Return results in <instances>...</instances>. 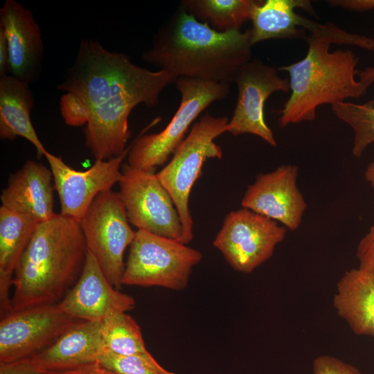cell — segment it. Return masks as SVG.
Returning a JSON list of instances; mask_svg holds the SVG:
<instances>
[{
    "label": "cell",
    "mask_w": 374,
    "mask_h": 374,
    "mask_svg": "<svg viewBox=\"0 0 374 374\" xmlns=\"http://www.w3.org/2000/svg\"><path fill=\"white\" fill-rule=\"evenodd\" d=\"M301 8L310 14L316 12L307 0L256 1L250 15L251 44L269 39H307L308 30L312 20L297 14Z\"/></svg>",
    "instance_id": "cell-19"
},
{
    "label": "cell",
    "mask_w": 374,
    "mask_h": 374,
    "mask_svg": "<svg viewBox=\"0 0 374 374\" xmlns=\"http://www.w3.org/2000/svg\"><path fill=\"white\" fill-rule=\"evenodd\" d=\"M253 0H183L186 11L219 32L240 30L249 20Z\"/></svg>",
    "instance_id": "cell-23"
},
{
    "label": "cell",
    "mask_w": 374,
    "mask_h": 374,
    "mask_svg": "<svg viewBox=\"0 0 374 374\" xmlns=\"http://www.w3.org/2000/svg\"><path fill=\"white\" fill-rule=\"evenodd\" d=\"M0 30L10 54V75L30 84L39 75L44 46L40 28L30 10L15 0L0 9Z\"/></svg>",
    "instance_id": "cell-17"
},
{
    "label": "cell",
    "mask_w": 374,
    "mask_h": 374,
    "mask_svg": "<svg viewBox=\"0 0 374 374\" xmlns=\"http://www.w3.org/2000/svg\"><path fill=\"white\" fill-rule=\"evenodd\" d=\"M356 256L359 268L374 274V224L360 240Z\"/></svg>",
    "instance_id": "cell-29"
},
{
    "label": "cell",
    "mask_w": 374,
    "mask_h": 374,
    "mask_svg": "<svg viewBox=\"0 0 374 374\" xmlns=\"http://www.w3.org/2000/svg\"><path fill=\"white\" fill-rule=\"evenodd\" d=\"M80 321L63 312L57 304L12 311L1 317L0 364L42 351Z\"/></svg>",
    "instance_id": "cell-11"
},
{
    "label": "cell",
    "mask_w": 374,
    "mask_h": 374,
    "mask_svg": "<svg viewBox=\"0 0 374 374\" xmlns=\"http://www.w3.org/2000/svg\"><path fill=\"white\" fill-rule=\"evenodd\" d=\"M98 362L117 374H175L161 366L149 351L120 355L105 350Z\"/></svg>",
    "instance_id": "cell-26"
},
{
    "label": "cell",
    "mask_w": 374,
    "mask_h": 374,
    "mask_svg": "<svg viewBox=\"0 0 374 374\" xmlns=\"http://www.w3.org/2000/svg\"><path fill=\"white\" fill-rule=\"evenodd\" d=\"M43 374H117L103 366L99 362L86 364L75 368L62 371L49 372Z\"/></svg>",
    "instance_id": "cell-30"
},
{
    "label": "cell",
    "mask_w": 374,
    "mask_h": 374,
    "mask_svg": "<svg viewBox=\"0 0 374 374\" xmlns=\"http://www.w3.org/2000/svg\"><path fill=\"white\" fill-rule=\"evenodd\" d=\"M365 179L374 189V161L370 163L365 170Z\"/></svg>",
    "instance_id": "cell-34"
},
{
    "label": "cell",
    "mask_w": 374,
    "mask_h": 374,
    "mask_svg": "<svg viewBox=\"0 0 374 374\" xmlns=\"http://www.w3.org/2000/svg\"><path fill=\"white\" fill-rule=\"evenodd\" d=\"M252 46L250 29L219 32L179 6L159 28L141 60L177 78L230 84L251 60Z\"/></svg>",
    "instance_id": "cell-3"
},
{
    "label": "cell",
    "mask_w": 374,
    "mask_h": 374,
    "mask_svg": "<svg viewBox=\"0 0 374 374\" xmlns=\"http://www.w3.org/2000/svg\"><path fill=\"white\" fill-rule=\"evenodd\" d=\"M105 350L100 322L80 321L42 351L10 364L0 374H43L98 362Z\"/></svg>",
    "instance_id": "cell-14"
},
{
    "label": "cell",
    "mask_w": 374,
    "mask_h": 374,
    "mask_svg": "<svg viewBox=\"0 0 374 374\" xmlns=\"http://www.w3.org/2000/svg\"><path fill=\"white\" fill-rule=\"evenodd\" d=\"M53 175L42 163L28 160L9 177L1 195V206L34 219L46 222L56 213L53 211Z\"/></svg>",
    "instance_id": "cell-18"
},
{
    "label": "cell",
    "mask_w": 374,
    "mask_h": 374,
    "mask_svg": "<svg viewBox=\"0 0 374 374\" xmlns=\"http://www.w3.org/2000/svg\"><path fill=\"white\" fill-rule=\"evenodd\" d=\"M298 167L283 165L257 176L242 197V208L269 217L291 231L297 229L307 203L296 185Z\"/></svg>",
    "instance_id": "cell-15"
},
{
    "label": "cell",
    "mask_w": 374,
    "mask_h": 374,
    "mask_svg": "<svg viewBox=\"0 0 374 374\" xmlns=\"http://www.w3.org/2000/svg\"><path fill=\"white\" fill-rule=\"evenodd\" d=\"M34 98L29 84L10 74L0 77V138L18 136L31 143L38 157L48 152L39 139L30 118Z\"/></svg>",
    "instance_id": "cell-22"
},
{
    "label": "cell",
    "mask_w": 374,
    "mask_h": 374,
    "mask_svg": "<svg viewBox=\"0 0 374 374\" xmlns=\"http://www.w3.org/2000/svg\"><path fill=\"white\" fill-rule=\"evenodd\" d=\"M87 253L78 220L60 213L39 223L15 271L12 310L58 303L79 278Z\"/></svg>",
    "instance_id": "cell-4"
},
{
    "label": "cell",
    "mask_w": 374,
    "mask_h": 374,
    "mask_svg": "<svg viewBox=\"0 0 374 374\" xmlns=\"http://www.w3.org/2000/svg\"><path fill=\"white\" fill-rule=\"evenodd\" d=\"M174 83L181 96L179 107L162 131L145 134L160 121V117L155 118L131 143L127 163L132 168L154 172L182 143L196 118L211 103L224 99L230 93V84L226 82L180 77Z\"/></svg>",
    "instance_id": "cell-5"
},
{
    "label": "cell",
    "mask_w": 374,
    "mask_h": 374,
    "mask_svg": "<svg viewBox=\"0 0 374 374\" xmlns=\"http://www.w3.org/2000/svg\"><path fill=\"white\" fill-rule=\"evenodd\" d=\"M87 250L96 258L106 278L116 289L121 287L124 253L134 239L118 193L98 194L80 219Z\"/></svg>",
    "instance_id": "cell-8"
},
{
    "label": "cell",
    "mask_w": 374,
    "mask_h": 374,
    "mask_svg": "<svg viewBox=\"0 0 374 374\" xmlns=\"http://www.w3.org/2000/svg\"><path fill=\"white\" fill-rule=\"evenodd\" d=\"M130 148L131 144L118 157L96 160L93 165L84 171L72 168L61 157L47 152L44 157L59 196L60 214L80 221L98 194L111 190L120 181L121 167Z\"/></svg>",
    "instance_id": "cell-13"
},
{
    "label": "cell",
    "mask_w": 374,
    "mask_h": 374,
    "mask_svg": "<svg viewBox=\"0 0 374 374\" xmlns=\"http://www.w3.org/2000/svg\"><path fill=\"white\" fill-rule=\"evenodd\" d=\"M234 82L238 87V99L225 132L234 136L251 134L271 146H276L274 134L265 121V105L273 93L290 91L289 80L281 78L274 67L251 59L240 68Z\"/></svg>",
    "instance_id": "cell-12"
},
{
    "label": "cell",
    "mask_w": 374,
    "mask_h": 374,
    "mask_svg": "<svg viewBox=\"0 0 374 374\" xmlns=\"http://www.w3.org/2000/svg\"><path fill=\"white\" fill-rule=\"evenodd\" d=\"M286 233L276 221L242 208L226 215L213 244L235 270L249 274L272 256Z\"/></svg>",
    "instance_id": "cell-9"
},
{
    "label": "cell",
    "mask_w": 374,
    "mask_h": 374,
    "mask_svg": "<svg viewBox=\"0 0 374 374\" xmlns=\"http://www.w3.org/2000/svg\"><path fill=\"white\" fill-rule=\"evenodd\" d=\"M10 73V54L6 39L0 30V77Z\"/></svg>",
    "instance_id": "cell-32"
},
{
    "label": "cell",
    "mask_w": 374,
    "mask_h": 374,
    "mask_svg": "<svg viewBox=\"0 0 374 374\" xmlns=\"http://www.w3.org/2000/svg\"><path fill=\"white\" fill-rule=\"evenodd\" d=\"M333 306L358 335L374 337V274L359 267L344 272L337 283Z\"/></svg>",
    "instance_id": "cell-20"
},
{
    "label": "cell",
    "mask_w": 374,
    "mask_h": 374,
    "mask_svg": "<svg viewBox=\"0 0 374 374\" xmlns=\"http://www.w3.org/2000/svg\"><path fill=\"white\" fill-rule=\"evenodd\" d=\"M332 110L353 130L352 153L360 157L368 146L374 143V98L362 104L339 102L332 105Z\"/></svg>",
    "instance_id": "cell-25"
},
{
    "label": "cell",
    "mask_w": 374,
    "mask_h": 374,
    "mask_svg": "<svg viewBox=\"0 0 374 374\" xmlns=\"http://www.w3.org/2000/svg\"><path fill=\"white\" fill-rule=\"evenodd\" d=\"M332 6L355 11H367L374 9V0H338L328 1Z\"/></svg>",
    "instance_id": "cell-31"
},
{
    "label": "cell",
    "mask_w": 374,
    "mask_h": 374,
    "mask_svg": "<svg viewBox=\"0 0 374 374\" xmlns=\"http://www.w3.org/2000/svg\"><path fill=\"white\" fill-rule=\"evenodd\" d=\"M357 76L359 81L368 89L374 82V66L366 67L362 71H358Z\"/></svg>",
    "instance_id": "cell-33"
},
{
    "label": "cell",
    "mask_w": 374,
    "mask_h": 374,
    "mask_svg": "<svg viewBox=\"0 0 374 374\" xmlns=\"http://www.w3.org/2000/svg\"><path fill=\"white\" fill-rule=\"evenodd\" d=\"M100 336L105 350L114 354L148 352L139 326L127 312L111 314L100 321Z\"/></svg>",
    "instance_id": "cell-24"
},
{
    "label": "cell",
    "mask_w": 374,
    "mask_h": 374,
    "mask_svg": "<svg viewBox=\"0 0 374 374\" xmlns=\"http://www.w3.org/2000/svg\"><path fill=\"white\" fill-rule=\"evenodd\" d=\"M176 79L167 71L148 70L135 64L125 53L85 38L56 87L84 101L89 112L85 145L96 160H107L126 150L132 109L139 104L157 105L162 91Z\"/></svg>",
    "instance_id": "cell-1"
},
{
    "label": "cell",
    "mask_w": 374,
    "mask_h": 374,
    "mask_svg": "<svg viewBox=\"0 0 374 374\" xmlns=\"http://www.w3.org/2000/svg\"><path fill=\"white\" fill-rule=\"evenodd\" d=\"M202 253L178 240L137 230L130 246L121 283L181 290Z\"/></svg>",
    "instance_id": "cell-7"
},
{
    "label": "cell",
    "mask_w": 374,
    "mask_h": 374,
    "mask_svg": "<svg viewBox=\"0 0 374 374\" xmlns=\"http://www.w3.org/2000/svg\"><path fill=\"white\" fill-rule=\"evenodd\" d=\"M57 305L78 320L100 322L111 314L133 310L135 301L110 284L94 256L87 250L79 278Z\"/></svg>",
    "instance_id": "cell-16"
},
{
    "label": "cell",
    "mask_w": 374,
    "mask_h": 374,
    "mask_svg": "<svg viewBox=\"0 0 374 374\" xmlns=\"http://www.w3.org/2000/svg\"><path fill=\"white\" fill-rule=\"evenodd\" d=\"M226 117L205 114L192 126L189 133L173 153L170 162L157 176L170 194L182 226L181 242L193 239V220L189 210V197L195 181L209 159L222 157V150L215 140L225 132Z\"/></svg>",
    "instance_id": "cell-6"
},
{
    "label": "cell",
    "mask_w": 374,
    "mask_h": 374,
    "mask_svg": "<svg viewBox=\"0 0 374 374\" xmlns=\"http://www.w3.org/2000/svg\"><path fill=\"white\" fill-rule=\"evenodd\" d=\"M121 170L118 194L130 223L138 230L181 242L182 226L178 212L157 174L132 168L127 163Z\"/></svg>",
    "instance_id": "cell-10"
},
{
    "label": "cell",
    "mask_w": 374,
    "mask_h": 374,
    "mask_svg": "<svg viewBox=\"0 0 374 374\" xmlns=\"http://www.w3.org/2000/svg\"><path fill=\"white\" fill-rule=\"evenodd\" d=\"M38 223L26 215L0 207V314L11 312L10 289L15 269Z\"/></svg>",
    "instance_id": "cell-21"
},
{
    "label": "cell",
    "mask_w": 374,
    "mask_h": 374,
    "mask_svg": "<svg viewBox=\"0 0 374 374\" xmlns=\"http://www.w3.org/2000/svg\"><path fill=\"white\" fill-rule=\"evenodd\" d=\"M308 49L301 60L281 66L288 72L291 94L280 112L279 125L313 121L317 109L348 98H358L367 89L355 79L358 58L350 50L330 52L332 44L354 45L374 51V38L352 34L332 23L313 21L308 28Z\"/></svg>",
    "instance_id": "cell-2"
},
{
    "label": "cell",
    "mask_w": 374,
    "mask_h": 374,
    "mask_svg": "<svg viewBox=\"0 0 374 374\" xmlns=\"http://www.w3.org/2000/svg\"><path fill=\"white\" fill-rule=\"evenodd\" d=\"M60 109L66 125L73 127L86 125L89 118L88 109L77 95L65 92L60 98Z\"/></svg>",
    "instance_id": "cell-27"
},
{
    "label": "cell",
    "mask_w": 374,
    "mask_h": 374,
    "mask_svg": "<svg viewBox=\"0 0 374 374\" xmlns=\"http://www.w3.org/2000/svg\"><path fill=\"white\" fill-rule=\"evenodd\" d=\"M312 374H362L355 366L329 355H322L313 361Z\"/></svg>",
    "instance_id": "cell-28"
}]
</instances>
